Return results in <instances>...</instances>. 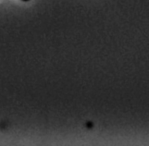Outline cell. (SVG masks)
Returning <instances> with one entry per match:
<instances>
[{"mask_svg": "<svg viewBox=\"0 0 149 146\" xmlns=\"http://www.w3.org/2000/svg\"><path fill=\"white\" fill-rule=\"evenodd\" d=\"M22 1H25V2H27V1H30V0H22Z\"/></svg>", "mask_w": 149, "mask_h": 146, "instance_id": "1", "label": "cell"}]
</instances>
